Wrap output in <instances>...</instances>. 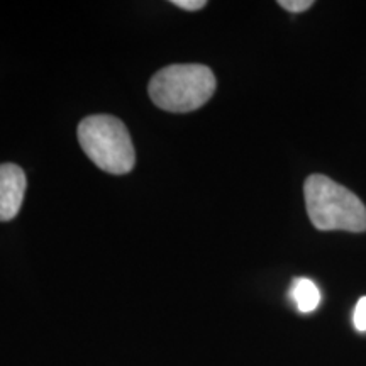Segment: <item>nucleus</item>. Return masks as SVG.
Wrapping results in <instances>:
<instances>
[{
	"label": "nucleus",
	"mask_w": 366,
	"mask_h": 366,
	"mask_svg": "<svg viewBox=\"0 0 366 366\" xmlns=\"http://www.w3.org/2000/svg\"><path fill=\"white\" fill-rule=\"evenodd\" d=\"M304 195L309 219L320 231H366L365 204L353 192L329 177H309Z\"/></svg>",
	"instance_id": "obj_1"
},
{
	"label": "nucleus",
	"mask_w": 366,
	"mask_h": 366,
	"mask_svg": "<svg viewBox=\"0 0 366 366\" xmlns=\"http://www.w3.org/2000/svg\"><path fill=\"white\" fill-rule=\"evenodd\" d=\"M148 92L157 107L185 114L209 102L216 92V76L205 65H170L154 73Z\"/></svg>",
	"instance_id": "obj_2"
},
{
	"label": "nucleus",
	"mask_w": 366,
	"mask_h": 366,
	"mask_svg": "<svg viewBox=\"0 0 366 366\" xmlns=\"http://www.w3.org/2000/svg\"><path fill=\"white\" fill-rule=\"evenodd\" d=\"M79 141L86 157L100 170L126 175L134 168V146L124 122L117 117L107 114L85 117L79 126Z\"/></svg>",
	"instance_id": "obj_3"
},
{
	"label": "nucleus",
	"mask_w": 366,
	"mask_h": 366,
	"mask_svg": "<svg viewBox=\"0 0 366 366\" xmlns=\"http://www.w3.org/2000/svg\"><path fill=\"white\" fill-rule=\"evenodd\" d=\"M26 194V175L12 163L0 164V222L12 221L19 214Z\"/></svg>",
	"instance_id": "obj_4"
},
{
	"label": "nucleus",
	"mask_w": 366,
	"mask_h": 366,
	"mask_svg": "<svg viewBox=\"0 0 366 366\" xmlns=\"http://www.w3.org/2000/svg\"><path fill=\"white\" fill-rule=\"evenodd\" d=\"M290 295L295 302L297 309H299L302 314L312 312V310L317 309V305L320 304L319 288L312 280H309V278H297V280L292 283Z\"/></svg>",
	"instance_id": "obj_5"
},
{
	"label": "nucleus",
	"mask_w": 366,
	"mask_h": 366,
	"mask_svg": "<svg viewBox=\"0 0 366 366\" xmlns=\"http://www.w3.org/2000/svg\"><path fill=\"white\" fill-rule=\"evenodd\" d=\"M353 324L356 331L366 332V297H361L358 304H356L355 314H353Z\"/></svg>",
	"instance_id": "obj_6"
},
{
	"label": "nucleus",
	"mask_w": 366,
	"mask_h": 366,
	"mask_svg": "<svg viewBox=\"0 0 366 366\" xmlns=\"http://www.w3.org/2000/svg\"><path fill=\"white\" fill-rule=\"evenodd\" d=\"M278 6L285 9L288 12H294V14H299V12H304L307 11L314 6L312 0H280L278 2Z\"/></svg>",
	"instance_id": "obj_7"
},
{
	"label": "nucleus",
	"mask_w": 366,
	"mask_h": 366,
	"mask_svg": "<svg viewBox=\"0 0 366 366\" xmlns=\"http://www.w3.org/2000/svg\"><path fill=\"white\" fill-rule=\"evenodd\" d=\"M172 4L175 7L183 9V11H200V9L207 6L205 0H173Z\"/></svg>",
	"instance_id": "obj_8"
}]
</instances>
